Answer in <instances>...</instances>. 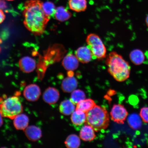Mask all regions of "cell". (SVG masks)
Here are the masks:
<instances>
[{"mask_svg":"<svg viewBox=\"0 0 148 148\" xmlns=\"http://www.w3.org/2000/svg\"><path fill=\"white\" fill-rule=\"evenodd\" d=\"M69 5L70 8L75 12H84L87 7V2L86 0H69Z\"/></svg>","mask_w":148,"mask_h":148,"instance_id":"obj_19","label":"cell"},{"mask_svg":"<svg viewBox=\"0 0 148 148\" xmlns=\"http://www.w3.org/2000/svg\"><path fill=\"white\" fill-rule=\"evenodd\" d=\"M29 118L25 114H20L14 119V125L18 130H23L28 126Z\"/></svg>","mask_w":148,"mask_h":148,"instance_id":"obj_15","label":"cell"},{"mask_svg":"<svg viewBox=\"0 0 148 148\" xmlns=\"http://www.w3.org/2000/svg\"><path fill=\"white\" fill-rule=\"evenodd\" d=\"M5 18V15L2 10L0 9V24L4 21Z\"/></svg>","mask_w":148,"mask_h":148,"instance_id":"obj_28","label":"cell"},{"mask_svg":"<svg viewBox=\"0 0 148 148\" xmlns=\"http://www.w3.org/2000/svg\"><path fill=\"white\" fill-rule=\"evenodd\" d=\"M78 82L73 76H68L62 81L61 88L63 91L69 93L73 92L77 88Z\"/></svg>","mask_w":148,"mask_h":148,"instance_id":"obj_12","label":"cell"},{"mask_svg":"<svg viewBox=\"0 0 148 148\" xmlns=\"http://www.w3.org/2000/svg\"><path fill=\"white\" fill-rule=\"evenodd\" d=\"M79 61L73 53H69L64 57L62 62L63 66L68 71H73L77 69L79 66Z\"/></svg>","mask_w":148,"mask_h":148,"instance_id":"obj_10","label":"cell"},{"mask_svg":"<svg viewBox=\"0 0 148 148\" xmlns=\"http://www.w3.org/2000/svg\"><path fill=\"white\" fill-rule=\"evenodd\" d=\"M23 110L19 98L16 96L7 98L0 103V114L3 117L14 119Z\"/></svg>","mask_w":148,"mask_h":148,"instance_id":"obj_4","label":"cell"},{"mask_svg":"<svg viewBox=\"0 0 148 148\" xmlns=\"http://www.w3.org/2000/svg\"><path fill=\"white\" fill-rule=\"evenodd\" d=\"M64 143L67 148H77L80 145V139L77 135L71 134L66 138Z\"/></svg>","mask_w":148,"mask_h":148,"instance_id":"obj_23","label":"cell"},{"mask_svg":"<svg viewBox=\"0 0 148 148\" xmlns=\"http://www.w3.org/2000/svg\"><path fill=\"white\" fill-rule=\"evenodd\" d=\"M88 46L92 51V58L99 60H103L106 57V49L100 37L97 35L91 33L86 39Z\"/></svg>","mask_w":148,"mask_h":148,"instance_id":"obj_5","label":"cell"},{"mask_svg":"<svg viewBox=\"0 0 148 148\" xmlns=\"http://www.w3.org/2000/svg\"><path fill=\"white\" fill-rule=\"evenodd\" d=\"M75 104L69 99L65 100L61 102L59 107V110L61 114L65 116L71 114L75 111Z\"/></svg>","mask_w":148,"mask_h":148,"instance_id":"obj_17","label":"cell"},{"mask_svg":"<svg viewBox=\"0 0 148 148\" xmlns=\"http://www.w3.org/2000/svg\"><path fill=\"white\" fill-rule=\"evenodd\" d=\"M60 97V92L58 90L53 87H49L46 89L42 95L44 101L49 105L57 103Z\"/></svg>","mask_w":148,"mask_h":148,"instance_id":"obj_9","label":"cell"},{"mask_svg":"<svg viewBox=\"0 0 148 148\" xmlns=\"http://www.w3.org/2000/svg\"><path fill=\"white\" fill-rule=\"evenodd\" d=\"M140 116L144 123H148V107H144L141 109Z\"/></svg>","mask_w":148,"mask_h":148,"instance_id":"obj_26","label":"cell"},{"mask_svg":"<svg viewBox=\"0 0 148 148\" xmlns=\"http://www.w3.org/2000/svg\"><path fill=\"white\" fill-rule=\"evenodd\" d=\"M0 50H1V49H0Z\"/></svg>","mask_w":148,"mask_h":148,"instance_id":"obj_32","label":"cell"},{"mask_svg":"<svg viewBox=\"0 0 148 148\" xmlns=\"http://www.w3.org/2000/svg\"><path fill=\"white\" fill-rule=\"evenodd\" d=\"M41 90L39 86L36 84H31L27 86L23 92L24 97L29 101H36L41 95Z\"/></svg>","mask_w":148,"mask_h":148,"instance_id":"obj_7","label":"cell"},{"mask_svg":"<svg viewBox=\"0 0 148 148\" xmlns=\"http://www.w3.org/2000/svg\"><path fill=\"white\" fill-rule=\"evenodd\" d=\"M40 0H29L24 5V24L27 28L36 36H40L45 32L50 17L44 13Z\"/></svg>","mask_w":148,"mask_h":148,"instance_id":"obj_1","label":"cell"},{"mask_svg":"<svg viewBox=\"0 0 148 148\" xmlns=\"http://www.w3.org/2000/svg\"><path fill=\"white\" fill-rule=\"evenodd\" d=\"M71 120L74 125H82L86 123V114L81 111L75 110L71 114Z\"/></svg>","mask_w":148,"mask_h":148,"instance_id":"obj_21","label":"cell"},{"mask_svg":"<svg viewBox=\"0 0 148 148\" xmlns=\"http://www.w3.org/2000/svg\"><path fill=\"white\" fill-rule=\"evenodd\" d=\"M54 15L56 19L62 22L67 21L72 16L71 13L62 6H59L56 9Z\"/></svg>","mask_w":148,"mask_h":148,"instance_id":"obj_18","label":"cell"},{"mask_svg":"<svg viewBox=\"0 0 148 148\" xmlns=\"http://www.w3.org/2000/svg\"><path fill=\"white\" fill-rule=\"evenodd\" d=\"M95 131L90 126L85 124L81 129L79 136L84 141H91L96 138Z\"/></svg>","mask_w":148,"mask_h":148,"instance_id":"obj_14","label":"cell"},{"mask_svg":"<svg viewBox=\"0 0 148 148\" xmlns=\"http://www.w3.org/2000/svg\"><path fill=\"white\" fill-rule=\"evenodd\" d=\"M85 92L80 90H75L72 92L70 100L74 104H77L83 100L86 99Z\"/></svg>","mask_w":148,"mask_h":148,"instance_id":"obj_24","label":"cell"},{"mask_svg":"<svg viewBox=\"0 0 148 148\" xmlns=\"http://www.w3.org/2000/svg\"><path fill=\"white\" fill-rule=\"evenodd\" d=\"M18 64L20 70L26 73H31L34 71L36 67V61L29 56L23 57L20 59Z\"/></svg>","mask_w":148,"mask_h":148,"instance_id":"obj_11","label":"cell"},{"mask_svg":"<svg viewBox=\"0 0 148 148\" xmlns=\"http://www.w3.org/2000/svg\"><path fill=\"white\" fill-rule=\"evenodd\" d=\"M86 114L85 123L90 126L95 132L104 130L110 125V116L104 107L96 105Z\"/></svg>","mask_w":148,"mask_h":148,"instance_id":"obj_3","label":"cell"},{"mask_svg":"<svg viewBox=\"0 0 148 148\" xmlns=\"http://www.w3.org/2000/svg\"><path fill=\"white\" fill-rule=\"evenodd\" d=\"M140 115L134 113L130 114L127 119L129 126L134 130L140 129L142 127V123Z\"/></svg>","mask_w":148,"mask_h":148,"instance_id":"obj_22","label":"cell"},{"mask_svg":"<svg viewBox=\"0 0 148 148\" xmlns=\"http://www.w3.org/2000/svg\"><path fill=\"white\" fill-rule=\"evenodd\" d=\"M75 55L79 62L83 64L88 63L92 58V51L88 46L79 47L75 51Z\"/></svg>","mask_w":148,"mask_h":148,"instance_id":"obj_8","label":"cell"},{"mask_svg":"<svg viewBox=\"0 0 148 148\" xmlns=\"http://www.w3.org/2000/svg\"><path fill=\"white\" fill-rule=\"evenodd\" d=\"M106 64L109 73L116 81L123 82L129 78L131 66L123 56L116 52L112 51L109 53Z\"/></svg>","mask_w":148,"mask_h":148,"instance_id":"obj_2","label":"cell"},{"mask_svg":"<svg viewBox=\"0 0 148 148\" xmlns=\"http://www.w3.org/2000/svg\"><path fill=\"white\" fill-rule=\"evenodd\" d=\"M129 58L133 64L138 66L143 63L145 60V57L143 51L136 49L131 51L129 54Z\"/></svg>","mask_w":148,"mask_h":148,"instance_id":"obj_16","label":"cell"},{"mask_svg":"<svg viewBox=\"0 0 148 148\" xmlns=\"http://www.w3.org/2000/svg\"><path fill=\"white\" fill-rule=\"evenodd\" d=\"M9 5L4 0H0V9L2 10H5V11H10L8 9Z\"/></svg>","mask_w":148,"mask_h":148,"instance_id":"obj_27","label":"cell"},{"mask_svg":"<svg viewBox=\"0 0 148 148\" xmlns=\"http://www.w3.org/2000/svg\"><path fill=\"white\" fill-rule=\"evenodd\" d=\"M145 23L146 25H147V27H148V14L145 18Z\"/></svg>","mask_w":148,"mask_h":148,"instance_id":"obj_30","label":"cell"},{"mask_svg":"<svg viewBox=\"0 0 148 148\" xmlns=\"http://www.w3.org/2000/svg\"><path fill=\"white\" fill-rule=\"evenodd\" d=\"M7 1H14V0H7Z\"/></svg>","mask_w":148,"mask_h":148,"instance_id":"obj_31","label":"cell"},{"mask_svg":"<svg viewBox=\"0 0 148 148\" xmlns=\"http://www.w3.org/2000/svg\"><path fill=\"white\" fill-rule=\"evenodd\" d=\"M128 114V112L124 106L120 104H114L110 112L111 119L120 124L124 123Z\"/></svg>","mask_w":148,"mask_h":148,"instance_id":"obj_6","label":"cell"},{"mask_svg":"<svg viewBox=\"0 0 148 148\" xmlns=\"http://www.w3.org/2000/svg\"><path fill=\"white\" fill-rule=\"evenodd\" d=\"M2 116L0 114V127L2 126L3 124V120L2 118Z\"/></svg>","mask_w":148,"mask_h":148,"instance_id":"obj_29","label":"cell"},{"mask_svg":"<svg viewBox=\"0 0 148 148\" xmlns=\"http://www.w3.org/2000/svg\"><path fill=\"white\" fill-rule=\"evenodd\" d=\"M42 7L45 14L49 17L54 15L56 8L53 3L49 1L42 3Z\"/></svg>","mask_w":148,"mask_h":148,"instance_id":"obj_25","label":"cell"},{"mask_svg":"<svg viewBox=\"0 0 148 148\" xmlns=\"http://www.w3.org/2000/svg\"><path fill=\"white\" fill-rule=\"evenodd\" d=\"M25 136L29 140L36 141L42 136V132L39 127L35 125L28 126L25 130Z\"/></svg>","mask_w":148,"mask_h":148,"instance_id":"obj_13","label":"cell"},{"mask_svg":"<svg viewBox=\"0 0 148 148\" xmlns=\"http://www.w3.org/2000/svg\"><path fill=\"white\" fill-rule=\"evenodd\" d=\"M96 105L95 101L93 100L85 99L77 103L76 110L81 111L86 113L88 111L91 110Z\"/></svg>","mask_w":148,"mask_h":148,"instance_id":"obj_20","label":"cell"}]
</instances>
